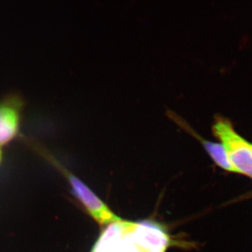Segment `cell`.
Returning <instances> with one entry per match:
<instances>
[{"mask_svg": "<svg viewBox=\"0 0 252 252\" xmlns=\"http://www.w3.org/2000/svg\"><path fill=\"white\" fill-rule=\"evenodd\" d=\"M25 143L41 157L44 158L46 161L50 162L65 177L74 196L99 224H111L114 222L122 220V219L116 215L85 183L61 165L59 160L55 158L49 151L46 150L45 147L41 145L39 142L31 139H27Z\"/></svg>", "mask_w": 252, "mask_h": 252, "instance_id": "6da1fadb", "label": "cell"}, {"mask_svg": "<svg viewBox=\"0 0 252 252\" xmlns=\"http://www.w3.org/2000/svg\"><path fill=\"white\" fill-rule=\"evenodd\" d=\"M213 132L221 142L237 173L252 178V144L239 135L225 119H217Z\"/></svg>", "mask_w": 252, "mask_h": 252, "instance_id": "7a4b0ae2", "label": "cell"}, {"mask_svg": "<svg viewBox=\"0 0 252 252\" xmlns=\"http://www.w3.org/2000/svg\"><path fill=\"white\" fill-rule=\"evenodd\" d=\"M25 101L17 93L0 99V148L21 137V128Z\"/></svg>", "mask_w": 252, "mask_h": 252, "instance_id": "3957f363", "label": "cell"}, {"mask_svg": "<svg viewBox=\"0 0 252 252\" xmlns=\"http://www.w3.org/2000/svg\"><path fill=\"white\" fill-rule=\"evenodd\" d=\"M127 235L142 251L165 252L170 240L160 225L153 221L132 223Z\"/></svg>", "mask_w": 252, "mask_h": 252, "instance_id": "277c9868", "label": "cell"}, {"mask_svg": "<svg viewBox=\"0 0 252 252\" xmlns=\"http://www.w3.org/2000/svg\"><path fill=\"white\" fill-rule=\"evenodd\" d=\"M131 225L132 222L124 221L122 220L109 224L94 244L91 252L107 251L111 246L125 236Z\"/></svg>", "mask_w": 252, "mask_h": 252, "instance_id": "5b68a950", "label": "cell"}, {"mask_svg": "<svg viewBox=\"0 0 252 252\" xmlns=\"http://www.w3.org/2000/svg\"><path fill=\"white\" fill-rule=\"evenodd\" d=\"M195 137H198V140H200L207 154L217 165L226 171L237 173L236 170L228 158L224 147L221 144L204 140L201 137H198V135H195Z\"/></svg>", "mask_w": 252, "mask_h": 252, "instance_id": "8992f818", "label": "cell"}, {"mask_svg": "<svg viewBox=\"0 0 252 252\" xmlns=\"http://www.w3.org/2000/svg\"><path fill=\"white\" fill-rule=\"evenodd\" d=\"M3 158H4V154H3L2 149L0 148V166H1V163H2Z\"/></svg>", "mask_w": 252, "mask_h": 252, "instance_id": "52a82bcc", "label": "cell"}]
</instances>
